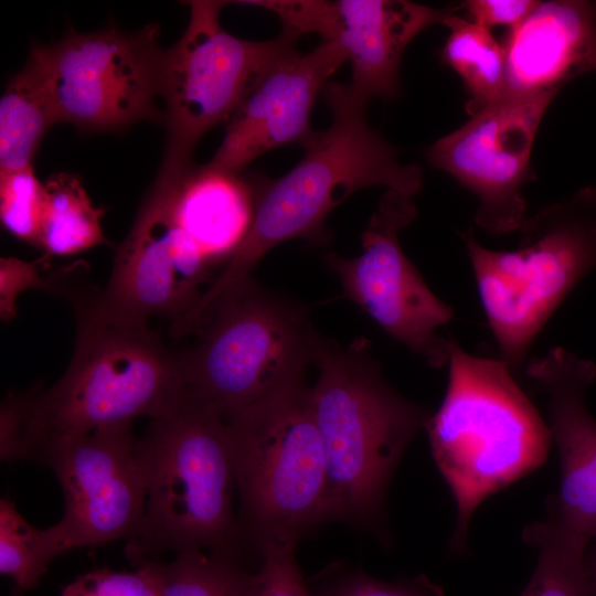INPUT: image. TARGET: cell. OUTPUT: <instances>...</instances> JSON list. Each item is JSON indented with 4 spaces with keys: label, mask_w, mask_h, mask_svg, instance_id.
I'll use <instances>...</instances> for the list:
<instances>
[{
    "label": "cell",
    "mask_w": 596,
    "mask_h": 596,
    "mask_svg": "<svg viewBox=\"0 0 596 596\" xmlns=\"http://www.w3.org/2000/svg\"><path fill=\"white\" fill-rule=\"evenodd\" d=\"M321 94L332 114L330 126L311 135L302 145L304 157L285 175L260 183L246 236L187 313V323H200L206 310L249 278L275 246L292 238L327 243L331 237L327 216L353 192L384 185L414 196L422 190V169L398 161L396 149L366 124L365 107L353 100L349 85L329 81Z\"/></svg>",
    "instance_id": "obj_1"
},
{
    "label": "cell",
    "mask_w": 596,
    "mask_h": 596,
    "mask_svg": "<svg viewBox=\"0 0 596 596\" xmlns=\"http://www.w3.org/2000/svg\"><path fill=\"white\" fill-rule=\"evenodd\" d=\"M72 360L49 390L23 393L14 461H33L47 444L99 427L157 419L174 411L187 389L178 355L148 326L100 317L76 297Z\"/></svg>",
    "instance_id": "obj_2"
},
{
    "label": "cell",
    "mask_w": 596,
    "mask_h": 596,
    "mask_svg": "<svg viewBox=\"0 0 596 596\" xmlns=\"http://www.w3.org/2000/svg\"><path fill=\"white\" fill-rule=\"evenodd\" d=\"M312 363L319 375L309 398L326 455V521L375 528L391 477L429 414L385 382L365 338L342 348L317 333Z\"/></svg>",
    "instance_id": "obj_3"
},
{
    "label": "cell",
    "mask_w": 596,
    "mask_h": 596,
    "mask_svg": "<svg viewBox=\"0 0 596 596\" xmlns=\"http://www.w3.org/2000/svg\"><path fill=\"white\" fill-rule=\"evenodd\" d=\"M447 365L444 400L424 429L456 501L451 549L461 552L479 504L539 468L552 438L503 360L471 354L451 340Z\"/></svg>",
    "instance_id": "obj_4"
},
{
    "label": "cell",
    "mask_w": 596,
    "mask_h": 596,
    "mask_svg": "<svg viewBox=\"0 0 596 596\" xmlns=\"http://www.w3.org/2000/svg\"><path fill=\"white\" fill-rule=\"evenodd\" d=\"M146 485V512L126 547L136 566L188 551L243 550L226 421L212 407L185 396L152 419L136 439Z\"/></svg>",
    "instance_id": "obj_5"
},
{
    "label": "cell",
    "mask_w": 596,
    "mask_h": 596,
    "mask_svg": "<svg viewBox=\"0 0 596 596\" xmlns=\"http://www.w3.org/2000/svg\"><path fill=\"white\" fill-rule=\"evenodd\" d=\"M517 249L482 246L461 233L501 360L518 372L568 294L596 269V187L541 207L520 227Z\"/></svg>",
    "instance_id": "obj_6"
},
{
    "label": "cell",
    "mask_w": 596,
    "mask_h": 596,
    "mask_svg": "<svg viewBox=\"0 0 596 596\" xmlns=\"http://www.w3.org/2000/svg\"><path fill=\"white\" fill-rule=\"evenodd\" d=\"M309 390L294 380L226 419L247 549L297 544L326 521V455Z\"/></svg>",
    "instance_id": "obj_7"
},
{
    "label": "cell",
    "mask_w": 596,
    "mask_h": 596,
    "mask_svg": "<svg viewBox=\"0 0 596 596\" xmlns=\"http://www.w3.org/2000/svg\"><path fill=\"white\" fill-rule=\"evenodd\" d=\"M195 333L178 354L187 395L225 421L304 377L317 336L302 307L251 277L209 308Z\"/></svg>",
    "instance_id": "obj_8"
},
{
    "label": "cell",
    "mask_w": 596,
    "mask_h": 596,
    "mask_svg": "<svg viewBox=\"0 0 596 596\" xmlns=\"http://www.w3.org/2000/svg\"><path fill=\"white\" fill-rule=\"evenodd\" d=\"M181 38L163 49L160 98L164 103L166 147L161 171L184 174L192 153L213 127L226 123L260 78L297 51L301 36L288 29L264 41L232 35L220 23L225 1L193 0Z\"/></svg>",
    "instance_id": "obj_9"
},
{
    "label": "cell",
    "mask_w": 596,
    "mask_h": 596,
    "mask_svg": "<svg viewBox=\"0 0 596 596\" xmlns=\"http://www.w3.org/2000/svg\"><path fill=\"white\" fill-rule=\"evenodd\" d=\"M160 26L68 30L51 44L33 43L47 75L58 121L82 130H120L140 120L164 121L160 99Z\"/></svg>",
    "instance_id": "obj_10"
},
{
    "label": "cell",
    "mask_w": 596,
    "mask_h": 596,
    "mask_svg": "<svg viewBox=\"0 0 596 596\" xmlns=\"http://www.w3.org/2000/svg\"><path fill=\"white\" fill-rule=\"evenodd\" d=\"M416 216L413 196L387 190L361 233L362 253L351 258L328 254L324 262L338 275L344 297L429 366L441 369L451 339L438 331L454 310L433 292L401 247L398 233Z\"/></svg>",
    "instance_id": "obj_11"
},
{
    "label": "cell",
    "mask_w": 596,
    "mask_h": 596,
    "mask_svg": "<svg viewBox=\"0 0 596 596\" xmlns=\"http://www.w3.org/2000/svg\"><path fill=\"white\" fill-rule=\"evenodd\" d=\"M183 177L158 171L116 252L105 289L87 298L100 317L137 326H148L152 317L174 323L203 295L212 265L173 211Z\"/></svg>",
    "instance_id": "obj_12"
},
{
    "label": "cell",
    "mask_w": 596,
    "mask_h": 596,
    "mask_svg": "<svg viewBox=\"0 0 596 596\" xmlns=\"http://www.w3.org/2000/svg\"><path fill=\"white\" fill-rule=\"evenodd\" d=\"M557 93L507 95L427 149L433 167L477 196L475 221L491 235L520 230L526 219L522 191L531 175L532 148Z\"/></svg>",
    "instance_id": "obj_13"
},
{
    "label": "cell",
    "mask_w": 596,
    "mask_h": 596,
    "mask_svg": "<svg viewBox=\"0 0 596 596\" xmlns=\"http://www.w3.org/2000/svg\"><path fill=\"white\" fill-rule=\"evenodd\" d=\"M33 461L49 467L63 489L65 509L58 523L72 549L130 540L138 533L147 494L131 423L56 439Z\"/></svg>",
    "instance_id": "obj_14"
},
{
    "label": "cell",
    "mask_w": 596,
    "mask_h": 596,
    "mask_svg": "<svg viewBox=\"0 0 596 596\" xmlns=\"http://www.w3.org/2000/svg\"><path fill=\"white\" fill-rule=\"evenodd\" d=\"M345 61L337 41H322L307 54L295 51L283 57L227 121L219 149L205 164L241 173L269 150L288 143L302 146L315 132L311 111L318 95Z\"/></svg>",
    "instance_id": "obj_15"
},
{
    "label": "cell",
    "mask_w": 596,
    "mask_h": 596,
    "mask_svg": "<svg viewBox=\"0 0 596 596\" xmlns=\"http://www.w3.org/2000/svg\"><path fill=\"white\" fill-rule=\"evenodd\" d=\"M525 372L544 397L547 425L561 462L557 494L547 501L549 519L596 540V419L586 391L596 381L594 361L564 348L528 362Z\"/></svg>",
    "instance_id": "obj_16"
},
{
    "label": "cell",
    "mask_w": 596,
    "mask_h": 596,
    "mask_svg": "<svg viewBox=\"0 0 596 596\" xmlns=\"http://www.w3.org/2000/svg\"><path fill=\"white\" fill-rule=\"evenodd\" d=\"M507 95L560 92L571 79L596 72V1H540L509 30Z\"/></svg>",
    "instance_id": "obj_17"
},
{
    "label": "cell",
    "mask_w": 596,
    "mask_h": 596,
    "mask_svg": "<svg viewBox=\"0 0 596 596\" xmlns=\"http://www.w3.org/2000/svg\"><path fill=\"white\" fill-rule=\"evenodd\" d=\"M336 41L350 61L353 100L365 107L373 97L393 99L407 45L426 28L443 24L450 9L406 0H339Z\"/></svg>",
    "instance_id": "obj_18"
},
{
    "label": "cell",
    "mask_w": 596,
    "mask_h": 596,
    "mask_svg": "<svg viewBox=\"0 0 596 596\" xmlns=\"http://www.w3.org/2000/svg\"><path fill=\"white\" fill-rule=\"evenodd\" d=\"M260 182L252 184L241 173L193 166L174 193L179 224L212 265L231 258L246 236L256 210Z\"/></svg>",
    "instance_id": "obj_19"
},
{
    "label": "cell",
    "mask_w": 596,
    "mask_h": 596,
    "mask_svg": "<svg viewBox=\"0 0 596 596\" xmlns=\"http://www.w3.org/2000/svg\"><path fill=\"white\" fill-rule=\"evenodd\" d=\"M58 121L44 66L31 49L0 99V174L32 167L35 152Z\"/></svg>",
    "instance_id": "obj_20"
},
{
    "label": "cell",
    "mask_w": 596,
    "mask_h": 596,
    "mask_svg": "<svg viewBox=\"0 0 596 596\" xmlns=\"http://www.w3.org/2000/svg\"><path fill=\"white\" fill-rule=\"evenodd\" d=\"M443 24L450 32L441 60L462 78L470 95L466 111L471 116L505 96V49L491 30L456 15L451 9Z\"/></svg>",
    "instance_id": "obj_21"
},
{
    "label": "cell",
    "mask_w": 596,
    "mask_h": 596,
    "mask_svg": "<svg viewBox=\"0 0 596 596\" xmlns=\"http://www.w3.org/2000/svg\"><path fill=\"white\" fill-rule=\"evenodd\" d=\"M44 190L41 224L44 257L67 256L109 243L100 224L104 209L93 205L78 177L68 172L53 173L45 181Z\"/></svg>",
    "instance_id": "obj_22"
},
{
    "label": "cell",
    "mask_w": 596,
    "mask_h": 596,
    "mask_svg": "<svg viewBox=\"0 0 596 596\" xmlns=\"http://www.w3.org/2000/svg\"><path fill=\"white\" fill-rule=\"evenodd\" d=\"M522 540L538 553L534 572L520 596H589V540L549 519L526 525Z\"/></svg>",
    "instance_id": "obj_23"
},
{
    "label": "cell",
    "mask_w": 596,
    "mask_h": 596,
    "mask_svg": "<svg viewBox=\"0 0 596 596\" xmlns=\"http://www.w3.org/2000/svg\"><path fill=\"white\" fill-rule=\"evenodd\" d=\"M72 550L57 522L46 529L30 524L8 498L0 501V572L20 590L39 585L50 563Z\"/></svg>",
    "instance_id": "obj_24"
},
{
    "label": "cell",
    "mask_w": 596,
    "mask_h": 596,
    "mask_svg": "<svg viewBox=\"0 0 596 596\" xmlns=\"http://www.w3.org/2000/svg\"><path fill=\"white\" fill-rule=\"evenodd\" d=\"M244 552L188 551L158 561L161 596H244L251 567Z\"/></svg>",
    "instance_id": "obj_25"
},
{
    "label": "cell",
    "mask_w": 596,
    "mask_h": 596,
    "mask_svg": "<svg viewBox=\"0 0 596 596\" xmlns=\"http://www.w3.org/2000/svg\"><path fill=\"white\" fill-rule=\"evenodd\" d=\"M45 201L44 183L33 167L0 174V220L19 240L41 248V224Z\"/></svg>",
    "instance_id": "obj_26"
},
{
    "label": "cell",
    "mask_w": 596,
    "mask_h": 596,
    "mask_svg": "<svg viewBox=\"0 0 596 596\" xmlns=\"http://www.w3.org/2000/svg\"><path fill=\"white\" fill-rule=\"evenodd\" d=\"M312 596H446L426 575L380 581L359 570L332 565L308 583Z\"/></svg>",
    "instance_id": "obj_27"
},
{
    "label": "cell",
    "mask_w": 596,
    "mask_h": 596,
    "mask_svg": "<svg viewBox=\"0 0 596 596\" xmlns=\"http://www.w3.org/2000/svg\"><path fill=\"white\" fill-rule=\"evenodd\" d=\"M292 543L268 541L256 547L244 596H312L296 561Z\"/></svg>",
    "instance_id": "obj_28"
},
{
    "label": "cell",
    "mask_w": 596,
    "mask_h": 596,
    "mask_svg": "<svg viewBox=\"0 0 596 596\" xmlns=\"http://www.w3.org/2000/svg\"><path fill=\"white\" fill-rule=\"evenodd\" d=\"M61 596H161L159 563H146L135 571H91L66 585Z\"/></svg>",
    "instance_id": "obj_29"
},
{
    "label": "cell",
    "mask_w": 596,
    "mask_h": 596,
    "mask_svg": "<svg viewBox=\"0 0 596 596\" xmlns=\"http://www.w3.org/2000/svg\"><path fill=\"white\" fill-rule=\"evenodd\" d=\"M276 13L283 28L302 35L317 33L322 41H336L339 31L337 1L326 0H263L241 1Z\"/></svg>",
    "instance_id": "obj_30"
},
{
    "label": "cell",
    "mask_w": 596,
    "mask_h": 596,
    "mask_svg": "<svg viewBox=\"0 0 596 596\" xmlns=\"http://www.w3.org/2000/svg\"><path fill=\"white\" fill-rule=\"evenodd\" d=\"M43 258L26 262L17 257L0 259V315L2 321L15 317V299L26 289L60 290L52 279L41 277L40 264Z\"/></svg>",
    "instance_id": "obj_31"
},
{
    "label": "cell",
    "mask_w": 596,
    "mask_h": 596,
    "mask_svg": "<svg viewBox=\"0 0 596 596\" xmlns=\"http://www.w3.org/2000/svg\"><path fill=\"white\" fill-rule=\"evenodd\" d=\"M535 0H469L461 6L472 22L491 30L505 25L510 30L519 26L538 7Z\"/></svg>",
    "instance_id": "obj_32"
},
{
    "label": "cell",
    "mask_w": 596,
    "mask_h": 596,
    "mask_svg": "<svg viewBox=\"0 0 596 596\" xmlns=\"http://www.w3.org/2000/svg\"><path fill=\"white\" fill-rule=\"evenodd\" d=\"M586 553V570L589 581V596H596V540Z\"/></svg>",
    "instance_id": "obj_33"
},
{
    "label": "cell",
    "mask_w": 596,
    "mask_h": 596,
    "mask_svg": "<svg viewBox=\"0 0 596 596\" xmlns=\"http://www.w3.org/2000/svg\"><path fill=\"white\" fill-rule=\"evenodd\" d=\"M21 593H22V590L15 588V592L13 593L12 596H21Z\"/></svg>",
    "instance_id": "obj_34"
}]
</instances>
